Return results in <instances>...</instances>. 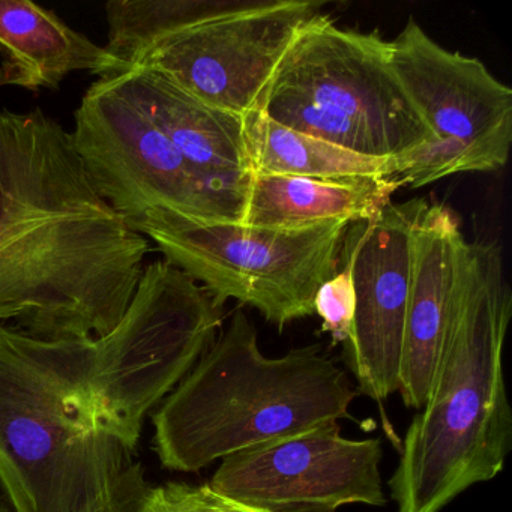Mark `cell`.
Masks as SVG:
<instances>
[{"label":"cell","instance_id":"4fadbf2b","mask_svg":"<svg viewBox=\"0 0 512 512\" xmlns=\"http://www.w3.org/2000/svg\"><path fill=\"white\" fill-rule=\"evenodd\" d=\"M466 250L454 212L442 203L427 202L412 232V280L398 388L409 409L421 410L430 397Z\"/></svg>","mask_w":512,"mask_h":512},{"label":"cell","instance_id":"44dd1931","mask_svg":"<svg viewBox=\"0 0 512 512\" xmlns=\"http://www.w3.org/2000/svg\"><path fill=\"white\" fill-rule=\"evenodd\" d=\"M109 512H161V485L149 484L142 470Z\"/></svg>","mask_w":512,"mask_h":512},{"label":"cell","instance_id":"3957f363","mask_svg":"<svg viewBox=\"0 0 512 512\" xmlns=\"http://www.w3.org/2000/svg\"><path fill=\"white\" fill-rule=\"evenodd\" d=\"M358 391L319 344L268 358L250 317L235 311L152 416L166 469L200 472L236 452L349 416Z\"/></svg>","mask_w":512,"mask_h":512},{"label":"cell","instance_id":"2e32d148","mask_svg":"<svg viewBox=\"0 0 512 512\" xmlns=\"http://www.w3.org/2000/svg\"><path fill=\"white\" fill-rule=\"evenodd\" d=\"M394 178L314 179L251 173L239 224L301 229L326 221L368 220L391 203Z\"/></svg>","mask_w":512,"mask_h":512},{"label":"cell","instance_id":"ac0fdd59","mask_svg":"<svg viewBox=\"0 0 512 512\" xmlns=\"http://www.w3.org/2000/svg\"><path fill=\"white\" fill-rule=\"evenodd\" d=\"M245 0H110L107 50L128 70L164 38L244 5Z\"/></svg>","mask_w":512,"mask_h":512},{"label":"cell","instance_id":"277c9868","mask_svg":"<svg viewBox=\"0 0 512 512\" xmlns=\"http://www.w3.org/2000/svg\"><path fill=\"white\" fill-rule=\"evenodd\" d=\"M97 338L0 325V491L14 512H109L142 466L77 415Z\"/></svg>","mask_w":512,"mask_h":512},{"label":"cell","instance_id":"603a6c76","mask_svg":"<svg viewBox=\"0 0 512 512\" xmlns=\"http://www.w3.org/2000/svg\"><path fill=\"white\" fill-rule=\"evenodd\" d=\"M0 512H14V509L11 508L10 503L2 496V493H0Z\"/></svg>","mask_w":512,"mask_h":512},{"label":"cell","instance_id":"7a4b0ae2","mask_svg":"<svg viewBox=\"0 0 512 512\" xmlns=\"http://www.w3.org/2000/svg\"><path fill=\"white\" fill-rule=\"evenodd\" d=\"M512 292L497 242H467L460 287L427 403L388 481L397 512H440L502 473L512 446L503 347Z\"/></svg>","mask_w":512,"mask_h":512},{"label":"cell","instance_id":"6da1fadb","mask_svg":"<svg viewBox=\"0 0 512 512\" xmlns=\"http://www.w3.org/2000/svg\"><path fill=\"white\" fill-rule=\"evenodd\" d=\"M149 251L59 122L41 109L0 112V322L46 340L104 337L130 307Z\"/></svg>","mask_w":512,"mask_h":512},{"label":"cell","instance_id":"5b68a950","mask_svg":"<svg viewBox=\"0 0 512 512\" xmlns=\"http://www.w3.org/2000/svg\"><path fill=\"white\" fill-rule=\"evenodd\" d=\"M259 112L364 157L400 160L433 143L392 68L389 41L337 28L325 14L293 41Z\"/></svg>","mask_w":512,"mask_h":512},{"label":"cell","instance_id":"9a60e30c","mask_svg":"<svg viewBox=\"0 0 512 512\" xmlns=\"http://www.w3.org/2000/svg\"><path fill=\"white\" fill-rule=\"evenodd\" d=\"M128 71L104 46L31 0H0V86L55 91L70 74Z\"/></svg>","mask_w":512,"mask_h":512},{"label":"cell","instance_id":"ffe728a7","mask_svg":"<svg viewBox=\"0 0 512 512\" xmlns=\"http://www.w3.org/2000/svg\"><path fill=\"white\" fill-rule=\"evenodd\" d=\"M161 512H215L208 485L169 482L161 485Z\"/></svg>","mask_w":512,"mask_h":512},{"label":"cell","instance_id":"8992f818","mask_svg":"<svg viewBox=\"0 0 512 512\" xmlns=\"http://www.w3.org/2000/svg\"><path fill=\"white\" fill-rule=\"evenodd\" d=\"M223 311L166 259L146 265L121 322L97 338L91 373L73 394L77 415L133 452L146 415L220 334Z\"/></svg>","mask_w":512,"mask_h":512},{"label":"cell","instance_id":"7402d4cb","mask_svg":"<svg viewBox=\"0 0 512 512\" xmlns=\"http://www.w3.org/2000/svg\"><path fill=\"white\" fill-rule=\"evenodd\" d=\"M214 505L215 512H265L250 508V506L239 505V503L224 499V497L217 496V494H214Z\"/></svg>","mask_w":512,"mask_h":512},{"label":"cell","instance_id":"30bf717a","mask_svg":"<svg viewBox=\"0 0 512 512\" xmlns=\"http://www.w3.org/2000/svg\"><path fill=\"white\" fill-rule=\"evenodd\" d=\"M322 8L310 0H245L164 38L134 67L155 71L202 103L244 118L259 110L293 41Z\"/></svg>","mask_w":512,"mask_h":512},{"label":"cell","instance_id":"52a82bcc","mask_svg":"<svg viewBox=\"0 0 512 512\" xmlns=\"http://www.w3.org/2000/svg\"><path fill=\"white\" fill-rule=\"evenodd\" d=\"M128 224L218 305L229 299L250 305L281 332L313 316L317 289L338 271L350 223L268 229L202 223L169 209H149Z\"/></svg>","mask_w":512,"mask_h":512},{"label":"cell","instance_id":"8fae6325","mask_svg":"<svg viewBox=\"0 0 512 512\" xmlns=\"http://www.w3.org/2000/svg\"><path fill=\"white\" fill-rule=\"evenodd\" d=\"M382 457L380 439H347L332 422L229 455L206 485L217 496L265 512L383 506Z\"/></svg>","mask_w":512,"mask_h":512},{"label":"cell","instance_id":"9c48e42d","mask_svg":"<svg viewBox=\"0 0 512 512\" xmlns=\"http://www.w3.org/2000/svg\"><path fill=\"white\" fill-rule=\"evenodd\" d=\"M74 121L71 142L92 184L125 220L169 209L202 223H241L242 209L190 166L115 76L92 83Z\"/></svg>","mask_w":512,"mask_h":512},{"label":"cell","instance_id":"5bb4252c","mask_svg":"<svg viewBox=\"0 0 512 512\" xmlns=\"http://www.w3.org/2000/svg\"><path fill=\"white\" fill-rule=\"evenodd\" d=\"M115 77L190 166L244 208L251 176L244 118L202 103L155 71L134 67Z\"/></svg>","mask_w":512,"mask_h":512},{"label":"cell","instance_id":"ba28073f","mask_svg":"<svg viewBox=\"0 0 512 512\" xmlns=\"http://www.w3.org/2000/svg\"><path fill=\"white\" fill-rule=\"evenodd\" d=\"M391 44V62L433 143L395 160L401 187L421 188L458 173L508 163L512 91L479 59L449 52L410 19Z\"/></svg>","mask_w":512,"mask_h":512},{"label":"cell","instance_id":"d6986e66","mask_svg":"<svg viewBox=\"0 0 512 512\" xmlns=\"http://www.w3.org/2000/svg\"><path fill=\"white\" fill-rule=\"evenodd\" d=\"M340 265L314 296V314L322 319V331L331 335L334 344L349 340L355 313L352 272L347 263L340 260Z\"/></svg>","mask_w":512,"mask_h":512},{"label":"cell","instance_id":"e0dca14e","mask_svg":"<svg viewBox=\"0 0 512 512\" xmlns=\"http://www.w3.org/2000/svg\"><path fill=\"white\" fill-rule=\"evenodd\" d=\"M245 142L251 173L298 178H394L395 160L364 157L311 139L263 113L244 116Z\"/></svg>","mask_w":512,"mask_h":512},{"label":"cell","instance_id":"7c38bea8","mask_svg":"<svg viewBox=\"0 0 512 512\" xmlns=\"http://www.w3.org/2000/svg\"><path fill=\"white\" fill-rule=\"evenodd\" d=\"M425 199L388 203L350 223L340 260L352 272L355 313L344 358L361 394L383 404L400 388L404 323L412 280V232Z\"/></svg>","mask_w":512,"mask_h":512}]
</instances>
